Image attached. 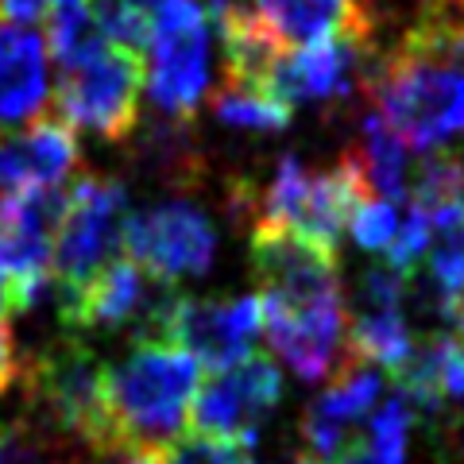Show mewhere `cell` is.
Wrapping results in <instances>:
<instances>
[{"label":"cell","mask_w":464,"mask_h":464,"mask_svg":"<svg viewBox=\"0 0 464 464\" xmlns=\"http://www.w3.org/2000/svg\"><path fill=\"white\" fill-rule=\"evenodd\" d=\"M148 93L159 116L194 121L209 93V24L198 0H167L148 39Z\"/></svg>","instance_id":"ba28073f"},{"label":"cell","mask_w":464,"mask_h":464,"mask_svg":"<svg viewBox=\"0 0 464 464\" xmlns=\"http://www.w3.org/2000/svg\"><path fill=\"white\" fill-rule=\"evenodd\" d=\"M348 232H353V240H356L364 252H387L391 240H395V232H399V213H395V206H391V201L368 198L364 206L353 213V221H348Z\"/></svg>","instance_id":"83f0119b"},{"label":"cell","mask_w":464,"mask_h":464,"mask_svg":"<svg viewBox=\"0 0 464 464\" xmlns=\"http://www.w3.org/2000/svg\"><path fill=\"white\" fill-rule=\"evenodd\" d=\"M201 387V364L170 341H136L105 368V402L121 457H163L179 441Z\"/></svg>","instance_id":"7a4b0ae2"},{"label":"cell","mask_w":464,"mask_h":464,"mask_svg":"<svg viewBox=\"0 0 464 464\" xmlns=\"http://www.w3.org/2000/svg\"><path fill=\"white\" fill-rule=\"evenodd\" d=\"M124 256L167 286L179 279H201L217 259V228L201 206L174 198L128 217Z\"/></svg>","instance_id":"30bf717a"},{"label":"cell","mask_w":464,"mask_h":464,"mask_svg":"<svg viewBox=\"0 0 464 464\" xmlns=\"http://www.w3.org/2000/svg\"><path fill=\"white\" fill-rule=\"evenodd\" d=\"M353 151L368 174V186L375 198L391 201V206L411 198V148L395 136V128L375 109L360 116V148Z\"/></svg>","instance_id":"ffe728a7"},{"label":"cell","mask_w":464,"mask_h":464,"mask_svg":"<svg viewBox=\"0 0 464 464\" xmlns=\"http://www.w3.org/2000/svg\"><path fill=\"white\" fill-rule=\"evenodd\" d=\"M256 298H259V314H264V333L283 364L306 383L325 380L348 337L344 295L314 302V306H286V302L271 295H256Z\"/></svg>","instance_id":"5bb4252c"},{"label":"cell","mask_w":464,"mask_h":464,"mask_svg":"<svg viewBox=\"0 0 464 464\" xmlns=\"http://www.w3.org/2000/svg\"><path fill=\"white\" fill-rule=\"evenodd\" d=\"M213 116L225 128H240V132H286L290 121H295V109L279 101L264 85H232L225 82L221 90L213 93Z\"/></svg>","instance_id":"cb8c5ba5"},{"label":"cell","mask_w":464,"mask_h":464,"mask_svg":"<svg viewBox=\"0 0 464 464\" xmlns=\"http://www.w3.org/2000/svg\"><path fill=\"white\" fill-rule=\"evenodd\" d=\"M0 464H93V457L32 414L0 430Z\"/></svg>","instance_id":"d4e9b609"},{"label":"cell","mask_w":464,"mask_h":464,"mask_svg":"<svg viewBox=\"0 0 464 464\" xmlns=\"http://www.w3.org/2000/svg\"><path fill=\"white\" fill-rule=\"evenodd\" d=\"M252 271L259 279V295H271L286 306H314L325 298H341V259L337 252L295 237L283 228H252L248 240Z\"/></svg>","instance_id":"4fadbf2b"},{"label":"cell","mask_w":464,"mask_h":464,"mask_svg":"<svg viewBox=\"0 0 464 464\" xmlns=\"http://www.w3.org/2000/svg\"><path fill=\"white\" fill-rule=\"evenodd\" d=\"M174 286L151 279L128 256H116L97 279L74 295L58 302V317L70 333H136L132 341H163L167 310L174 306Z\"/></svg>","instance_id":"8992f818"},{"label":"cell","mask_w":464,"mask_h":464,"mask_svg":"<svg viewBox=\"0 0 464 464\" xmlns=\"http://www.w3.org/2000/svg\"><path fill=\"white\" fill-rule=\"evenodd\" d=\"M124 464H163V457H155V453H132V457H124Z\"/></svg>","instance_id":"836d02e7"},{"label":"cell","mask_w":464,"mask_h":464,"mask_svg":"<svg viewBox=\"0 0 464 464\" xmlns=\"http://www.w3.org/2000/svg\"><path fill=\"white\" fill-rule=\"evenodd\" d=\"M283 399V372L271 356H244L232 368L213 372L198 387L190 406V426L198 438L228 441L237 449H248L259 441V430L279 411Z\"/></svg>","instance_id":"9c48e42d"},{"label":"cell","mask_w":464,"mask_h":464,"mask_svg":"<svg viewBox=\"0 0 464 464\" xmlns=\"http://www.w3.org/2000/svg\"><path fill=\"white\" fill-rule=\"evenodd\" d=\"M27 406L39 422L78 441L93 460L121 457L105 402V364L78 333L43 348L27 364Z\"/></svg>","instance_id":"3957f363"},{"label":"cell","mask_w":464,"mask_h":464,"mask_svg":"<svg viewBox=\"0 0 464 464\" xmlns=\"http://www.w3.org/2000/svg\"><path fill=\"white\" fill-rule=\"evenodd\" d=\"M8 314V298H5V283H0V317Z\"/></svg>","instance_id":"d590c367"},{"label":"cell","mask_w":464,"mask_h":464,"mask_svg":"<svg viewBox=\"0 0 464 464\" xmlns=\"http://www.w3.org/2000/svg\"><path fill=\"white\" fill-rule=\"evenodd\" d=\"M256 20L275 35L279 47H314V43L353 35L375 47L356 0H252ZM380 51V47H375Z\"/></svg>","instance_id":"ac0fdd59"},{"label":"cell","mask_w":464,"mask_h":464,"mask_svg":"<svg viewBox=\"0 0 464 464\" xmlns=\"http://www.w3.org/2000/svg\"><path fill=\"white\" fill-rule=\"evenodd\" d=\"M132 167L163 190H198L209 170L194 121H174V116H159L136 136Z\"/></svg>","instance_id":"d6986e66"},{"label":"cell","mask_w":464,"mask_h":464,"mask_svg":"<svg viewBox=\"0 0 464 464\" xmlns=\"http://www.w3.org/2000/svg\"><path fill=\"white\" fill-rule=\"evenodd\" d=\"M453 322H457V333H460V344H464V310H457V317H453Z\"/></svg>","instance_id":"e575fe53"},{"label":"cell","mask_w":464,"mask_h":464,"mask_svg":"<svg viewBox=\"0 0 464 464\" xmlns=\"http://www.w3.org/2000/svg\"><path fill=\"white\" fill-rule=\"evenodd\" d=\"M368 93L411 151H441L464 132V24L457 16L414 24L380 51Z\"/></svg>","instance_id":"6da1fadb"},{"label":"cell","mask_w":464,"mask_h":464,"mask_svg":"<svg viewBox=\"0 0 464 464\" xmlns=\"http://www.w3.org/2000/svg\"><path fill=\"white\" fill-rule=\"evenodd\" d=\"M414 430V411L399 395L375 406L368 430L353 438L337 457L314 460L302 453L295 464H406V441Z\"/></svg>","instance_id":"44dd1931"},{"label":"cell","mask_w":464,"mask_h":464,"mask_svg":"<svg viewBox=\"0 0 464 464\" xmlns=\"http://www.w3.org/2000/svg\"><path fill=\"white\" fill-rule=\"evenodd\" d=\"M430 356L445 406H464V344L453 333H430Z\"/></svg>","instance_id":"f1b7e54d"},{"label":"cell","mask_w":464,"mask_h":464,"mask_svg":"<svg viewBox=\"0 0 464 464\" xmlns=\"http://www.w3.org/2000/svg\"><path fill=\"white\" fill-rule=\"evenodd\" d=\"M66 209V190H27L0 194V283L8 314L35 310L51 290L54 232Z\"/></svg>","instance_id":"52a82bcc"},{"label":"cell","mask_w":464,"mask_h":464,"mask_svg":"<svg viewBox=\"0 0 464 464\" xmlns=\"http://www.w3.org/2000/svg\"><path fill=\"white\" fill-rule=\"evenodd\" d=\"M47 8H51V0H0V16L8 24H20V27L43 20Z\"/></svg>","instance_id":"d6a6232c"},{"label":"cell","mask_w":464,"mask_h":464,"mask_svg":"<svg viewBox=\"0 0 464 464\" xmlns=\"http://www.w3.org/2000/svg\"><path fill=\"white\" fill-rule=\"evenodd\" d=\"M348 348H353L348 356L360 364L395 375L414 353V333L406 322V310H360L348 325Z\"/></svg>","instance_id":"7402d4cb"},{"label":"cell","mask_w":464,"mask_h":464,"mask_svg":"<svg viewBox=\"0 0 464 464\" xmlns=\"http://www.w3.org/2000/svg\"><path fill=\"white\" fill-rule=\"evenodd\" d=\"M90 5L112 47L140 51V47H148L151 27L167 0H90Z\"/></svg>","instance_id":"4316f807"},{"label":"cell","mask_w":464,"mask_h":464,"mask_svg":"<svg viewBox=\"0 0 464 464\" xmlns=\"http://www.w3.org/2000/svg\"><path fill=\"white\" fill-rule=\"evenodd\" d=\"M380 51L364 39L337 35L325 43L302 51H283V58L271 70V93L295 105H333L341 109L348 97H356L360 90L368 93L372 70Z\"/></svg>","instance_id":"8fae6325"},{"label":"cell","mask_w":464,"mask_h":464,"mask_svg":"<svg viewBox=\"0 0 464 464\" xmlns=\"http://www.w3.org/2000/svg\"><path fill=\"white\" fill-rule=\"evenodd\" d=\"M237 457H244V449L228 445V441H213V438H179L167 453H163V464H232Z\"/></svg>","instance_id":"4dcf8cb0"},{"label":"cell","mask_w":464,"mask_h":464,"mask_svg":"<svg viewBox=\"0 0 464 464\" xmlns=\"http://www.w3.org/2000/svg\"><path fill=\"white\" fill-rule=\"evenodd\" d=\"M47 101V39L35 27L0 24V132L39 121Z\"/></svg>","instance_id":"e0dca14e"},{"label":"cell","mask_w":464,"mask_h":464,"mask_svg":"<svg viewBox=\"0 0 464 464\" xmlns=\"http://www.w3.org/2000/svg\"><path fill=\"white\" fill-rule=\"evenodd\" d=\"M128 217V182L82 174L70 186L51 252V286H58V302L82 295L121 256Z\"/></svg>","instance_id":"277c9868"},{"label":"cell","mask_w":464,"mask_h":464,"mask_svg":"<svg viewBox=\"0 0 464 464\" xmlns=\"http://www.w3.org/2000/svg\"><path fill=\"white\" fill-rule=\"evenodd\" d=\"M411 206H418L426 217L464 209V159L430 151L411 179Z\"/></svg>","instance_id":"484cf974"},{"label":"cell","mask_w":464,"mask_h":464,"mask_svg":"<svg viewBox=\"0 0 464 464\" xmlns=\"http://www.w3.org/2000/svg\"><path fill=\"white\" fill-rule=\"evenodd\" d=\"M143 63L136 51L109 47L90 63L58 74L54 116L70 132H85L101 143H124L140 124Z\"/></svg>","instance_id":"5b68a950"},{"label":"cell","mask_w":464,"mask_h":464,"mask_svg":"<svg viewBox=\"0 0 464 464\" xmlns=\"http://www.w3.org/2000/svg\"><path fill=\"white\" fill-rule=\"evenodd\" d=\"M20 375V353H16V337H12L8 317H0V395L16 383Z\"/></svg>","instance_id":"1f68e13d"},{"label":"cell","mask_w":464,"mask_h":464,"mask_svg":"<svg viewBox=\"0 0 464 464\" xmlns=\"http://www.w3.org/2000/svg\"><path fill=\"white\" fill-rule=\"evenodd\" d=\"M109 47L105 32L93 16L90 0H51L47 8V51L63 70H74L82 63H90L93 54Z\"/></svg>","instance_id":"603a6c76"},{"label":"cell","mask_w":464,"mask_h":464,"mask_svg":"<svg viewBox=\"0 0 464 464\" xmlns=\"http://www.w3.org/2000/svg\"><path fill=\"white\" fill-rule=\"evenodd\" d=\"M383 375L348 356L344 372L337 375L322 399H317L306 414H302V441H306V457L329 460L341 449L360 438V422H368L380 406Z\"/></svg>","instance_id":"2e32d148"},{"label":"cell","mask_w":464,"mask_h":464,"mask_svg":"<svg viewBox=\"0 0 464 464\" xmlns=\"http://www.w3.org/2000/svg\"><path fill=\"white\" fill-rule=\"evenodd\" d=\"M406 290H411V275H399L387 264L368 267L356 286V306L360 310H406Z\"/></svg>","instance_id":"f546056e"},{"label":"cell","mask_w":464,"mask_h":464,"mask_svg":"<svg viewBox=\"0 0 464 464\" xmlns=\"http://www.w3.org/2000/svg\"><path fill=\"white\" fill-rule=\"evenodd\" d=\"M78 167V136L58 116H39L35 124L0 132V194L54 190Z\"/></svg>","instance_id":"9a60e30c"},{"label":"cell","mask_w":464,"mask_h":464,"mask_svg":"<svg viewBox=\"0 0 464 464\" xmlns=\"http://www.w3.org/2000/svg\"><path fill=\"white\" fill-rule=\"evenodd\" d=\"M232 464H259V460H252L248 453H244V457H237V460H232Z\"/></svg>","instance_id":"8d00e7d4"},{"label":"cell","mask_w":464,"mask_h":464,"mask_svg":"<svg viewBox=\"0 0 464 464\" xmlns=\"http://www.w3.org/2000/svg\"><path fill=\"white\" fill-rule=\"evenodd\" d=\"M264 333L259 298H174L163 322V341L190 353L201 368H232L237 360L252 356L256 337Z\"/></svg>","instance_id":"7c38bea8"}]
</instances>
